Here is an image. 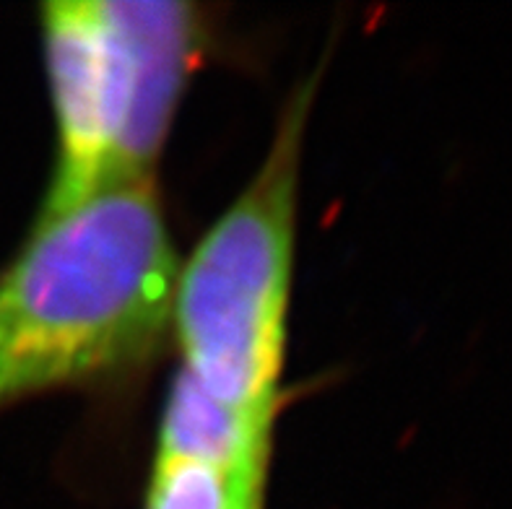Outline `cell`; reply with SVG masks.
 <instances>
[{
  "label": "cell",
  "instance_id": "obj_5",
  "mask_svg": "<svg viewBox=\"0 0 512 509\" xmlns=\"http://www.w3.org/2000/svg\"><path fill=\"white\" fill-rule=\"evenodd\" d=\"M268 468H216L190 460H154L146 509H263Z\"/></svg>",
  "mask_w": 512,
  "mask_h": 509
},
{
  "label": "cell",
  "instance_id": "obj_1",
  "mask_svg": "<svg viewBox=\"0 0 512 509\" xmlns=\"http://www.w3.org/2000/svg\"><path fill=\"white\" fill-rule=\"evenodd\" d=\"M177 271L151 174L42 208L0 276V408L146 364L172 330Z\"/></svg>",
  "mask_w": 512,
  "mask_h": 509
},
{
  "label": "cell",
  "instance_id": "obj_3",
  "mask_svg": "<svg viewBox=\"0 0 512 509\" xmlns=\"http://www.w3.org/2000/svg\"><path fill=\"white\" fill-rule=\"evenodd\" d=\"M307 104L302 91L255 180L177 271L172 299L182 369L221 403L263 419L276 416L284 367Z\"/></svg>",
  "mask_w": 512,
  "mask_h": 509
},
{
  "label": "cell",
  "instance_id": "obj_2",
  "mask_svg": "<svg viewBox=\"0 0 512 509\" xmlns=\"http://www.w3.org/2000/svg\"><path fill=\"white\" fill-rule=\"evenodd\" d=\"M58 169L45 208L151 174L201 47L177 0H52L42 8Z\"/></svg>",
  "mask_w": 512,
  "mask_h": 509
},
{
  "label": "cell",
  "instance_id": "obj_4",
  "mask_svg": "<svg viewBox=\"0 0 512 509\" xmlns=\"http://www.w3.org/2000/svg\"><path fill=\"white\" fill-rule=\"evenodd\" d=\"M273 419L221 403L182 369L172 382L159 429V460H190L216 468H268Z\"/></svg>",
  "mask_w": 512,
  "mask_h": 509
}]
</instances>
